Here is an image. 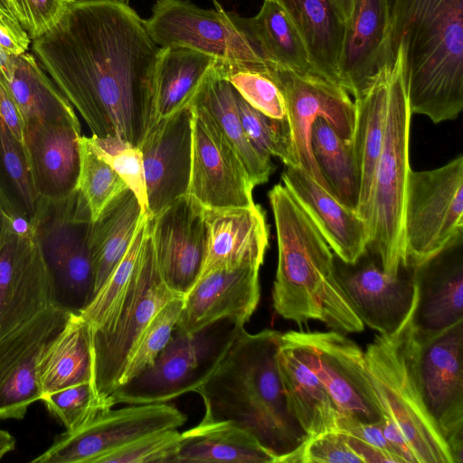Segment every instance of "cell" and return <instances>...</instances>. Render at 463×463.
I'll return each instance as SVG.
<instances>
[{"label": "cell", "mask_w": 463, "mask_h": 463, "mask_svg": "<svg viewBox=\"0 0 463 463\" xmlns=\"http://www.w3.org/2000/svg\"><path fill=\"white\" fill-rule=\"evenodd\" d=\"M72 313L56 305L0 338V419L24 417L41 400V359Z\"/></svg>", "instance_id": "obj_16"}, {"label": "cell", "mask_w": 463, "mask_h": 463, "mask_svg": "<svg viewBox=\"0 0 463 463\" xmlns=\"http://www.w3.org/2000/svg\"><path fill=\"white\" fill-rule=\"evenodd\" d=\"M350 449L361 458L363 463H402L398 457L365 442L353 435L340 431Z\"/></svg>", "instance_id": "obj_53"}, {"label": "cell", "mask_w": 463, "mask_h": 463, "mask_svg": "<svg viewBox=\"0 0 463 463\" xmlns=\"http://www.w3.org/2000/svg\"><path fill=\"white\" fill-rule=\"evenodd\" d=\"M392 51L401 44L411 114L433 123L463 109V0H399L391 19Z\"/></svg>", "instance_id": "obj_4"}, {"label": "cell", "mask_w": 463, "mask_h": 463, "mask_svg": "<svg viewBox=\"0 0 463 463\" xmlns=\"http://www.w3.org/2000/svg\"><path fill=\"white\" fill-rule=\"evenodd\" d=\"M31 38L21 24L0 13V46L11 55H20L28 51Z\"/></svg>", "instance_id": "obj_51"}, {"label": "cell", "mask_w": 463, "mask_h": 463, "mask_svg": "<svg viewBox=\"0 0 463 463\" xmlns=\"http://www.w3.org/2000/svg\"><path fill=\"white\" fill-rule=\"evenodd\" d=\"M336 430L353 435L394 455L391 444L383 433L380 421L373 423L362 422L349 416L338 414Z\"/></svg>", "instance_id": "obj_50"}, {"label": "cell", "mask_w": 463, "mask_h": 463, "mask_svg": "<svg viewBox=\"0 0 463 463\" xmlns=\"http://www.w3.org/2000/svg\"><path fill=\"white\" fill-rule=\"evenodd\" d=\"M392 63L383 68L354 101V120L350 144L359 176L356 213L367 227L375 169L384 137Z\"/></svg>", "instance_id": "obj_28"}, {"label": "cell", "mask_w": 463, "mask_h": 463, "mask_svg": "<svg viewBox=\"0 0 463 463\" xmlns=\"http://www.w3.org/2000/svg\"><path fill=\"white\" fill-rule=\"evenodd\" d=\"M15 439L6 430H0V459L14 449Z\"/></svg>", "instance_id": "obj_55"}, {"label": "cell", "mask_w": 463, "mask_h": 463, "mask_svg": "<svg viewBox=\"0 0 463 463\" xmlns=\"http://www.w3.org/2000/svg\"><path fill=\"white\" fill-rule=\"evenodd\" d=\"M3 81L16 102L24 122L37 119L80 123L75 109L43 71L33 54L12 55Z\"/></svg>", "instance_id": "obj_36"}, {"label": "cell", "mask_w": 463, "mask_h": 463, "mask_svg": "<svg viewBox=\"0 0 463 463\" xmlns=\"http://www.w3.org/2000/svg\"><path fill=\"white\" fill-rule=\"evenodd\" d=\"M409 321L398 334L408 373L454 463H463V320L429 337L412 335Z\"/></svg>", "instance_id": "obj_9"}, {"label": "cell", "mask_w": 463, "mask_h": 463, "mask_svg": "<svg viewBox=\"0 0 463 463\" xmlns=\"http://www.w3.org/2000/svg\"><path fill=\"white\" fill-rule=\"evenodd\" d=\"M190 105L193 146L187 194L209 210L253 206V186L232 146L203 109Z\"/></svg>", "instance_id": "obj_17"}, {"label": "cell", "mask_w": 463, "mask_h": 463, "mask_svg": "<svg viewBox=\"0 0 463 463\" xmlns=\"http://www.w3.org/2000/svg\"><path fill=\"white\" fill-rule=\"evenodd\" d=\"M42 197L31 171L24 145L0 117V202L6 213L34 221Z\"/></svg>", "instance_id": "obj_39"}, {"label": "cell", "mask_w": 463, "mask_h": 463, "mask_svg": "<svg viewBox=\"0 0 463 463\" xmlns=\"http://www.w3.org/2000/svg\"><path fill=\"white\" fill-rule=\"evenodd\" d=\"M11 56V54L0 46V73L5 71Z\"/></svg>", "instance_id": "obj_57"}, {"label": "cell", "mask_w": 463, "mask_h": 463, "mask_svg": "<svg viewBox=\"0 0 463 463\" xmlns=\"http://www.w3.org/2000/svg\"><path fill=\"white\" fill-rule=\"evenodd\" d=\"M244 325L222 317L194 333L175 326L154 364L118 386L110 396L111 405L167 402L195 392L218 367Z\"/></svg>", "instance_id": "obj_7"}, {"label": "cell", "mask_w": 463, "mask_h": 463, "mask_svg": "<svg viewBox=\"0 0 463 463\" xmlns=\"http://www.w3.org/2000/svg\"><path fill=\"white\" fill-rule=\"evenodd\" d=\"M54 305L52 279L35 233L19 234L5 219L0 240V338Z\"/></svg>", "instance_id": "obj_19"}, {"label": "cell", "mask_w": 463, "mask_h": 463, "mask_svg": "<svg viewBox=\"0 0 463 463\" xmlns=\"http://www.w3.org/2000/svg\"><path fill=\"white\" fill-rule=\"evenodd\" d=\"M279 371L291 413L309 438L336 430L338 411L318 377L281 338Z\"/></svg>", "instance_id": "obj_32"}, {"label": "cell", "mask_w": 463, "mask_h": 463, "mask_svg": "<svg viewBox=\"0 0 463 463\" xmlns=\"http://www.w3.org/2000/svg\"><path fill=\"white\" fill-rule=\"evenodd\" d=\"M183 298L168 302L151 320L122 374L119 386L150 368L168 343L183 307Z\"/></svg>", "instance_id": "obj_44"}, {"label": "cell", "mask_w": 463, "mask_h": 463, "mask_svg": "<svg viewBox=\"0 0 463 463\" xmlns=\"http://www.w3.org/2000/svg\"><path fill=\"white\" fill-rule=\"evenodd\" d=\"M403 265L413 267L463 239V156L409 172L403 210Z\"/></svg>", "instance_id": "obj_10"}, {"label": "cell", "mask_w": 463, "mask_h": 463, "mask_svg": "<svg viewBox=\"0 0 463 463\" xmlns=\"http://www.w3.org/2000/svg\"><path fill=\"white\" fill-rule=\"evenodd\" d=\"M137 146L142 153L147 216L151 219L188 193L193 146L191 105L152 126Z\"/></svg>", "instance_id": "obj_21"}, {"label": "cell", "mask_w": 463, "mask_h": 463, "mask_svg": "<svg viewBox=\"0 0 463 463\" xmlns=\"http://www.w3.org/2000/svg\"><path fill=\"white\" fill-rule=\"evenodd\" d=\"M282 333L264 329L239 332L223 359L197 392L203 421H231L250 433L275 458L298 450L308 439L291 413L277 354Z\"/></svg>", "instance_id": "obj_2"}, {"label": "cell", "mask_w": 463, "mask_h": 463, "mask_svg": "<svg viewBox=\"0 0 463 463\" xmlns=\"http://www.w3.org/2000/svg\"><path fill=\"white\" fill-rule=\"evenodd\" d=\"M145 213L135 194L127 188L92 221L89 246L95 296L125 255Z\"/></svg>", "instance_id": "obj_35"}, {"label": "cell", "mask_w": 463, "mask_h": 463, "mask_svg": "<svg viewBox=\"0 0 463 463\" xmlns=\"http://www.w3.org/2000/svg\"><path fill=\"white\" fill-rule=\"evenodd\" d=\"M41 400L50 413L64 425L66 430H76L99 412L109 410L99 402L91 383H83L45 393Z\"/></svg>", "instance_id": "obj_46"}, {"label": "cell", "mask_w": 463, "mask_h": 463, "mask_svg": "<svg viewBox=\"0 0 463 463\" xmlns=\"http://www.w3.org/2000/svg\"><path fill=\"white\" fill-rule=\"evenodd\" d=\"M235 99L244 131L252 145L264 156L279 158L293 166L286 120L271 118L250 105L235 90Z\"/></svg>", "instance_id": "obj_43"}, {"label": "cell", "mask_w": 463, "mask_h": 463, "mask_svg": "<svg viewBox=\"0 0 463 463\" xmlns=\"http://www.w3.org/2000/svg\"><path fill=\"white\" fill-rule=\"evenodd\" d=\"M0 117L14 137L24 145L25 122L14 98L0 80Z\"/></svg>", "instance_id": "obj_52"}, {"label": "cell", "mask_w": 463, "mask_h": 463, "mask_svg": "<svg viewBox=\"0 0 463 463\" xmlns=\"http://www.w3.org/2000/svg\"><path fill=\"white\" fill-rule=\"evenodd\" d=\"M260 268L241 265L217 269L199 278L183 299L176 326L194 333L222 317L247 323L260 301Z\"/></svg>", "instance_id": "obj_24"}, {"label": "cell", "mask_w": 463, "mask_h": 463, "mask_svg": "<svg viewBox=\"0 0 463 463\" xmlns=\"http://www.w3.org/2000/svg\"><path fill=\"white\" fill-rule=\"evenodd\" d=\"M217 66L223 77L250 105L271 118L286 120L283 93L269 76V70L261 71L218 61Z\"/></svg>", "instance_id": "obj_42"}, {"label": "cell", "mask_w": 463, "mask_h": 463, "mask_svg": "<svg viewBox=\"0 0 463 463\" xmlns=\"http://www.w3.org/2000/svg\"><path fill=\"white\" fill-rule=\"evenodd\" d=\"M363 463L350 449L338 430L323 432L309 438L282 463Z\"/></svg>", "instance_id": "obj_48"}, {"label": "cell", "mask_w": 463, "mask_h": 463, "mask_svg": "<svg viewBox=\"0 0 463 463\" xmlns=\"http://www.w3.org/2000/svg\"><path fill=\"white\" fill-rule=\"evenodd\" d=\"M275 463V458L248 431L231 421L201 420L181 432L171 463Z\"/></svg>", "instance_id": "obj_34"}, {"label": "cell", "mask_w": 463, "mask_h": 463, "mask_svg": "<svg viewBox=\"0 0 463 463\" xmlns=\"http://www.w3.org/2000/svg\"><path fill=\"white\" fill-rule=\"evenodd\" d=\"M398 1L399 0H386L388 9H389V14H390V20L392 19L393 12L397 6Z\"/></svg>", "instance_id": "obj_60"}, {"label": "cell", "mask_w": 463, "mask_h": 463, "mask_svg": "<svg viewBox=\"0 0 463 463\" xmlns=\"http://www.w3.org/2000/svg\"><path fill=\"white\" fill-rule=\"evenodd\" d=\"M148 224L160 275L184 298L199 279L206 256L205 208L187 194L148 218Z\"/></svg>", "instance_id": "obj_18"}, {"label": "cell", "mask_w": 463, "mask_h": 463, "mask_svg": "<svg viewBox=\"0 0 463 463\" xmlns=\"http://www.w3.org/2000/svg\"><path fill=\"white\" fill-rule=\"evenodd\" d=\"M334 5L344 23L351 15L355 0H333Z\"/></svg>", "instance_id": "obj_56"}, {"label": "cell", "mask_w": 463, "mask_h": 463, "mask_svg": "<svg viewBox=\"0 0 463 463\" xmlns=\"http://www.w3.org/2000/svg\"><path fill=\"white\" fill-rule=\"evenodd\" d=\"M386 0H355L345 23L338 62L340 85L354 98L394 61Z\"/></svg>", "instance_id": "obj_23"}, {"label": "cell", "mask_w": 463, "mask_h": 463, "mask_svg": "<svg viewBox=\"0 0 463 463\" xmlns=\"http://www.w3.org/2000/svg\"><path fill=\"white\" fill-rule=\"evenodd\" d=\"M203 9L188 0H156L144 20L151 39L160 47L182 46L213 57L218 62L253 70L269 69L245 34L217 0Z\"/></svg>", "instance_id": "obj_13"}, {"label": "cell", "mask_w": 463, "mask_h": 463, "mask_svg": "<svg viewBox=\"0 0 463 463\" xmlns=\"http://www.w3.org/2000/svg\"><path fill=\"white\" fill-rule=\"evenodd\" d=\"M192 105L203 109L215 122L244 166L252 186L268 182L274 165L250 141L242 127L235 89L223 77L216 64L207 73Z\"/></svg>", "instance_id": "obj_29"}, {"label": "cell", "mask_w": 463, "mask_h": 463, "mask_svg": "<svg viewBox=\"0 0 463 463\" xmlns=\"http://www.w3.org/2000/svg\"><path fill=\"white\" fill-rule=\"evenodd\" d=\"M281 180L315 222L337 259L354 264L367 252L368 227L354 210L344 205L300 168L286 166Z\"/></svg>", "instance_id": "obj_26"}, {"label": "cell", "mask_w": 463, "mask_h": 463, "mask_svg": "<svg viewBox=\"0 0 463 463\" xmlns=\"http://www.w3.org/2000/svg\"><path fill=\"white\" fill-rule=\"evenodd\" d=\"M32 49L92 135L139 145L161 47L135 10L121 1L71 2Z\"/></svg>", "instance_id": "obj_1"}, {"label": "cell", "mask_w": 463, "mask_h": 463, "mask_svg": "<svg viewBox=\"0 0 463 463\" xmlns=\"http://www.w3.org/2000/svg\"><path fill=\"white\" fill-rule=\"evenodd\" d=\"M268 196L279 252L272 289L276 312L298 324L317 320L339 332L363 331L337 281L332 250L315 222L284 184L274 185Z\"/></svg>", "instance_id": "obj_3"}, {"label": "cell", "mask_w": 463, "mask_h": 463, "mask_svg": "<svg viewBox=\"0 0 463 463\" xmlns=\"http://www.w3.org/2000/svg\"><path fill=\"white\" fill-rule=\"evenodd\" d=\"M208 246L200 275L241 265L261 266L269 245V229L261 208L205 209Z\"/></svg>", "instance_id": "obj_27"}, {"label": "cell", "mask_w": 463, "mask_h": 463, "mask_svg": "<svg viewBox=\"0 0 463 463\" xmlns=\"http://www.w3.org/2000/svg\"><path fill=\"white\" fill-rule=\"evenodd\" d=\"M187 420L166 402L128 404L109 409L92 420L55 437L52 445L33 463H95L101 456L154 431L178 429Z\"/></svg>", "instance_id": "obj_15"}, {"label": "cell", "mask_w": 463, "mask_h": 463, "mask_svg": "<svg viewBox=\"0 0 463 463\" xmlns=\"http://www.w3.org/2000/svg\"><path fill=\"white\" fill-rule=\"evenodd\" d=\"M39 379L43 395L91 383V331L80 315L72 314L45 350L39 364Z\"/></svg>", "instance_id": "obj_37"}, {"label": "cell", "mask_w": 463, "mask_h": 463, "mask_svg": "<svg viewBox=\"0 0 463 463\" xmlns=\"http://www.w3.org/2000/svg\"><path fill=\"white\" fill-rule=\"evenodd\" d=\"M13 14L34 40L48 32L63 15L70 0H9Z\"/></svg>", "instance_id": "obj_49"}, {"label": "cell", "mask_w": 463, "mask_h": 463, "mask_svg": "<svg viewBox=\"0 0 463 463\" xmlns=\"http://www.w3.org/2000/svg\"><path fill=\"white\" fill-rule=\"evenodd\" d=\"M411 112L407 93L403 51L395 50L391 68L389 100L383 143L375 169L367 250L385 273L398 277L403 265V210L408 175Z\"/></svg>", "instance_id": "obj_5"}, {"label": "cell", "mask_w": 463, "mask_h": 463, "mask_svg": "<svg viewBox=\"0 0 463 463\" xmlns=\"http://www.w3.org/2000/svg\"><path fill=\"white\" fill-rule=\"evenodd\" d=\"M0 13H3L8 17L17 21L13 14L9 0H0Z\"/></svg>", "instance_id": "obj_58"}, {"label": "cell", "mask_w": 463, "mask_h": 463, "mask_svg": "<svg viewBox=\"0 0 463 463\" xmlns=\"http://www.w3.org/2000/svg\"><path fill=\"white\" fill-rule=\"evenodd\" d=\"M311 149L331 193L354 210L359 197V176L349 141L343 139L322 118L312 125Z\"/></svg>", "instance_id": "obj_38"}, {"label": "cell", "mask_w": 463, "mask_h": 463, "mask_svg": "<svg viewBox=\"0 0 463 463\" xmlns=\"http://www.w3.org/2000/svg\"><path fill=\"white\" fill-rule=\"evenodd\" d=\"M71 2H74V1H80V0H70ZM112 1H121V2H124V0H112Z\"/></svg>", "instance_id": "obj_61"}, {"label": "cell", "mask_w": 463, "mask_h": 463, "mask_svg": "<svg viewBox=\"0 0 463 463\" xmlns=\"http://www.w3.org/2000/svg\"><path fill=\"white\" fill-rule=\"evenodd\" d=\"M463 239L411 269L416 302L409 326L429 337L463 320Z\"/></svg>", "instance_id": "obj_22"}, {"label": "cell", "mask_w": 463, "mask_h": 463, "mask_svg": "<svg viewBox=\"0 0 463 463\" xmlns=\"http://www.w3.org/2000/svg\"><path fill=\"white\" fill-rule=\"evenodd\" d=\"M216 62L213 57L194 49L161 47L147 130L189 105Z\"/></svg>", "instance_id": "obj_31"}, {"label": "cell", "mask_w": 463, "mask_h": 463, "mask_svg": "<svg viewBox=\"0 0 463 463\" xmlns=\"http://www.w3.org/2000/svg\"><path fill=\"white\" fill-rule=\"evenodd\" d=\"M318 377L338 414L367 423L379 422L384 410L370 379L364 352L337 331L281 335Z\"/></svg>", "instance_id": "obj_11"}, {"label": "cell", "mask_w": 463, "mask_h": 463, "mask_svg": "<svg viewBox=\"0 0 463 463\" xmlns=\"http://www.w3.org/2000/svg\"><path fill=\"white\" fill-rule=\"evenodd\" d=\"M80 136V123L25 121L24 146L41 197L58 200L77 189Z\"/></svg>", "instance_id": "obj_25"}, {"label": "cell", "mask_w": 463, "mask_h": 463, "mask_svg": "<svg viewBox=\"0 0 463 463\" xmlns=\"http://www.w3.org/2000/svg\"><path fill=\"white\" fill-rule=\"evenodd\" d=\"M80 175L77 188L90 209L92 221L118 194L128 188L124 180L91 146L89 137H80Z\"/></svg>", "instance_id": "obj_41"}, {"label": "cell", "mask_w": 463, "mask_h": 463, "mask_svg": "<svg viewBox=\"0 0 463 463\" xmlns=\"http://www.w3.org/2000/svg\"><path fill=\"white\" fill-rule=\"evenodd\" d=\"M5 209L3 207V204L0 202V240L2 238V234H3L4 228H5Z\"/></svg>", "instance_id": "obj_59"}, {"label": "cell", "mask_w": 463, "mask_h": 463, "mask_svg": "<svg viewBox=\"0 0 463 463\" xmlns=\"http://www.w3.org/2000/svg\"><path fill=\"white\" fill-rule=\"evenodd\" d=\"M96 154L124 180L147 214V198L142 153L139 147L116 137H88Z\"/></svg>", "instance_id": "obj_45"}, {"label": "cell", "mask_w": 463, "mask_h": 463, "mask_svg": "<svg viewBox=\"0 0 463 463\" xmlns=\"http://www.w3.org/2000/svg\"><path fill=\"white\" fill-rule=\"evenodd\" d=\"M147 229L148 216L145 213L125 255L90 304L80 313L90 329L99 327L117 312L137 262Z\"/></svg>", "instance_id": "obj_40"}, {"label": "cell", "mask_w": 463, "mask_h": 463, "mask_svg": "<svg viewBox=\"0 0 463 463\" xmlns=\"http://www.w3.org/2000/svg\"><path fill=\"white\" fill-rule=\"evenodd\" d=\"M299 33L315 71L340 85L338 62L345 23L333 0H274Z\"/></svg>", "instance_id": "obj_33"}, {"label": "cell", "mask_w": 463, "mask_h": 463, "mask_svg": "<svg viewBox=\"0 0 463 463\" xmlns=\"http://www.w3.org/2000/svg\"><path fill=\"white\" fill-rule=\"evenodd\" d=\"M180 438L177 429L154 431L99 457L95 463H171Z\"/></svg>", "instance_id": "obj_47"}, {"label": "cell", "mask_w": 463, "mask_h": 463, "mask_svg": "<svg viewBox=\"0 0 463 463\" xmlns=\"http://www.w3.org/2000/svg\"><path fill=\"white\" fill-rule=\"evenodd\" d=\"M33 222L55 305L80 315L95 297L89 246L92 217L87 201L78 188L61 199L42 197Z\"/></svg>", "instance_id": "obj_8"}, {"label": "cell", "mask_w": 463, "mask_h": 463, "mask_svg": "<svg viewBox=\"0 0 463 463\" xmlns=\"http://www.w3.org/2000/svg\"><path fill=\"white\" fill-rule=\"evenodd\" d=\"M335 268L339 285L364 325L387 337L399 334L416 302L411 270L392 277L364 255L354 264L338 259Z\"/></svg>", "instance_id": "obj_20"}, {"label": "cell", "mask_w": 463, "mask_h": 463, "mask_svg": "<svg viewBox=\"0 0 463 463\" xmlns=\"http://www.w3.org/2000/svg\"><path fill=\"white\" fill-rule=\"evenodd\" d=\"M373 386L402 430L418 463H454L449 448L427 413L408 373L398 334L378 335L364 352Z\"/></svg>", "instance_id": "obj_12"}, {"label": "cell", "mask_w": 463, "mask_h": 463, "mask_svg": "<svg viewBox=\"0 0 463 463\" xmlns=\"http://www.w3.org/2000/svg\"><path fill=\"white\" fill-rule=\"evenodd\" d=\"M269 74L285 99L293 167L302 169L331 193L312 153L311 128L322 118L337 135L350 142L354 120V104L350 94L317 72L299 73L269 66Z\"/></svg>", "instance_id": "obj_14"}, {"label": "cell", "mask_w": 463, "mask_h": 463, "mask_svg": "<svg viewBox=\"0 0 463 463\" xmlns=\"http://www.w3.org/2000/svg\"><path fill=\"white\" fill-rule=\"evenodd\" d=\"M180 298L165 284L155 257L148 229L140 254L117 312L91 331V384L101 405L113 406L110 396L119 386L128 360L154 317Z\"/></svg>", "instance_id": "obj_6"}, {"label": "cell", "mask_w": 463, "mask_h": 463, "mask_svg": "<svg viewBox=\"0 0 463 463\" xmlns=\"http://www.w3.org/2000/svg\"><path fill=\"white\" fill-rule=\"evenodd\" d=\"M383 433L392 448L394 455L400 458L402 463H418L406 438L400 428L387 416L380 420Z\"/></svg>", "instance_id": "obj_54"}, {"label": "cell", "mask_w": 463, "mask_h": 463, "mask_svg": "<svg viewBox=\"0 0 463 463\" xmlns=\"http://www.w3.org/2000/svg\"><path fill=\"white\" fill-rule=\"evenodd\" d=\"M228 14L268 66L299 73L317 72L299 33L274 0H264L252 17Z\"/></svg>", "instance_id": "obj_30"}]
</instances>
